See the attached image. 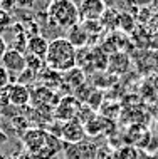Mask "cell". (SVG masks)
<instances>
[{
	"instance_id": "6da1fadb",
	"label": "cell",
	"mask_w": 158,
	"mask_h": 159,
	"mask_svg": "<svg viewBox=\"0 0 158 159\" xmlns=\"http://www.w3.org/2000/svg\"><path fill=\"white\" fill-rule=\"evenodd\" d=\"M49 70L66 74L78 64V50L74 49L66 37H55L49 42V50L44 59Z\"/></svg>"
},
{
	"instance_id": "7a4b0ae2",
	"label": "cell",
	"mask_w": 158,
	"mask_h": 159,
	"mask_svg": "<svg viewBox=\"0 0 158 159\" xmlns=\"http://www.w3.org/2000/svg\"><path fill=\"white\" fill-rule=\"evenodd\" d=\"M47 17L52 24H55L59 29H64V30H69L81 22L78 3L71 2V0H54V2H50L47 5Z\"/></svg>"
},
{
	"instance_id": "3957f363",
	"label": "cell",
	"mask_w": 158,
	"mask_h": 159,
	"mask_svg": "<svg viewBox=\"0 0 158 159\" xmlns=\"http://www.w3.org/2000/svg\"><path fill=\"white\" fill-rule=\"evenodd\" d=\"M0 66L8 72L10 79L17 80L25 72L27 62H25V55L22 52H19V50H15V49H7V52L3 54V57H2Z\"/></svg>"
},
{
	"instance_id": "277c9868",
	"label": "cell",
	"mask_w": 158,
	"mask_h": 159,
	"mask_svg": "<svg viewBox=\"0 0 158 159\" xmlns=\"http://www.w3.org/2000/svg\"><path fill=\"white\" fill-rule=\"evenodd\" d=\"M62 152L66 159H96L98 156V146L91 141H81L76 144L64 143Z\"/></svg>"
},
{
	"instance_id": "5b68a950",
	"label": "cell",
	"mask_w": 158,
	"mask_h": 159,
	"mask_svg": "<svg viewBox=\"0 0 158 159\" xmlns=\"http://www.w3.org/2000/svg\"><path fill=\"white\" fill-rule=\"evenodd\" d=\"M47 136H49V132L44 131V129H39V127H31L24 132L22 141H24V144H25V148H27L31 156L37 154L42 148H45Z\"/></svg>"
},
{
	"instance_id": "8992f818",
	"label": "cell",
	"mask_w": 158,
	"mask_h": 159,
	"mask_svg": "<svg viewBox=\"0 0 158 159\" xmlns=\"http://www.w3.org/2000/svg\"><path fill=\"white\" fill-rule=\"evenodd\" d=\"M79 20L81 22H96L106 12V3L101 0H84L79 5Z\"/></svg>"
},
{
	"instance_id": "52a82bcc",
	"label": "cell",
	"mask_w": 158,
	"mask_h": 159,
	"mask_svg": "<svg viewBox=\"0 0 158 159\" xmlns=\"http://www.w3.org/2000/svg\"><path fill=\"white\" fill-rule=\"evenodd\" d=\"M61 137H62V143H67V144H76L84 141V137H86L84 124L78 117L69 122H64L61 127Z\"/></svg>"
},
{
	"instance_id": "ba28073f",
	"label": "cell",
	"mask_w": 158,
	"mask_h": 159,
	"mask_svg": "<svg viewBox=\"0 0 158 159\" xmlns=\"http://www.w3.org/2000/svg\"><path fill=\"white\" fill-rule=\"evenodd\" d=\"M79 111H81L79 102L74 97L69 96V97H64L59 101V104L55 106V111H54V117L62 122H69L72 119H76Z\"/></svg>"
},
{
	"instance_id": "9c48e42d",
	"label": "cell",
	"mask_w": 158,
	"mask_h": 159,
	"mask_svg": "<svg viewBox=\"0 0 158 159\" xmlns=\"http://www.w3.org/2000/svg\"><path fill=\"white\" fill-rule=\"evenodd\" d=\"M5 91H7L5 97H7V101L10 102L12 106L24 107V106H27L29 102H31L32 94H31V89H29L27 85H22V84L15 82V84L5 87Z\"/></svg>"
},
{
	"instance_id": "30bf717a",
	"label": "cell",
	"mask_w": 158,
	"mask_h": 159,
	"mask_svg": "<svg viewBox=\"0 0 158 159\" xmlns=\"http://www.w3.org/2000/svg\"><path fill=\"white\" fill-rule=\"evenodd\" d=\"M49 42L44 35H31L27 39V47L25 50L29 52V55H34V57H39L44 61L45 55H47V50H49Z\"/></svg>"
},
{
	"instance_id": "8fae6325",
	"label": "cell",
	"mask_w": 158,
	"mask_h": 159,
	"mask_svg": "<svg viewBox=\"0 0 158 159\" xmlns=\"http://www.w3.org/2000/svg\"><path fill=\"white\" fill-rule=\"evenodd\" d=\"M66 39L69 40V44L74 47V49H81V47H84V45L88 44L89 35H88V32L84 30L83 25L78 24V25H74L72 29H69V30H67Z\"/></svg>"
},
{
	"instance_id": "7c38bea8",
	"label": "cell",
	"mask_w": 158,
	"mask_h": 159,
	"mask_svg": "<svg viewBox=\"0 0 158 159\" xmlns=\"http://www.w3.org/2000/svg\"><path fill=\"white\" fill-rule=\"evenodd\" d=\"M140 157H141V151L133 144L123 146V148L114 151V159H140Z\"/></svg>"
},
{
	"instance_id": "4fadbf2b",
	"label": "cell",
	"mask_w": 158,
	"mask_h": 159,
	"mask_svg": "<svg viewBox=\"0 0 158 159\" xmlns=\"http://www.w3.org/2000/svg\"><path fill=\"white\" fill-rule=\"evenodd\" d=\"M14 25V19H12V14L3 8H0V37H2L3 32H7L8 29Z\"/></svg>"
},
{
	"instance_id": "5bb4252c",
	"label": "cell",
	"mask_w": 158,
	"mask_h": 159,
	"mask_svg": "<svg viewBox=\"0 0 158 159\" xmlns=\"http://www.w3.org/2000/svg\"><path fill=\"white\" fill-rule=\"evenodd\" d=\"M96 159H114V151L108 149L106 146H103V148H98V156H96Z\"/></svg>"
},
{
	"instance_id": "9a60e30c",
	"label": "cell",
	"mask_w": 158,
	"mask_h": 159,
	"mask_svg": "<svg viewBox=\"0 0 158 159\" xmlns=\"http://www.w3.org/2000/svg\"><path fill=\"white\" fill-rule=\"evenodd\" d=\"M10 75H8V72L3 69L2 66H0V89H5L10 85Z\"/></svg>"
},
{
	"instance_id": "2e32d148",
	"label": "cell",
	"mask_w": 158,
	"mask_h": 159,
	"mask_svg": "<svg viewBox=\"0 0 158 159\" xmlns=\"http://www.w3.org/2000/svg\"><path fill=\"white\" fill-rule=\"evenodd\" d=\"M5 52H7V42L3 40V37H0V62H2V57Z\"/></svg>"
},
{
	"instance_id": "e0dca14e",
	"label": "cell",
	"mask_w": 158,
	"mask_h": 159,
	"mask_svg": "<svg viewBox=\"0 0 158 159\" xmlns=\"http://www.w3.org/2000/svg\"><path fill=\"white\" fill-rule=\"evenodd\" d=\"M148 159H158V148H156V151H153L150 154V157H148Z\"/></svg>"
}]
</instances>
